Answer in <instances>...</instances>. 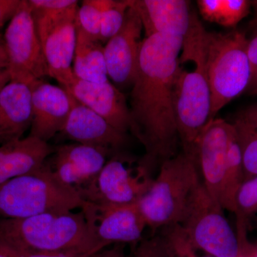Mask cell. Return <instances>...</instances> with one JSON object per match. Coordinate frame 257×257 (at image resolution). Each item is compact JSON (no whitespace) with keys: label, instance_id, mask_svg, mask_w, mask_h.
I'll use <instances>...</instances> for the list:
<instances>
[{"label":"cell","instance_id":"6da1fadb","mask_svg":"<svg viewBox=\"0 0 257 257\" xmlns=\"http://www.w3.org/2000/svg\"><path fill=\"white\" fill-rule=\"evenodd\" d=\"M183 39L157 34L145 37L140 49L130 94L131 133L145 147L144 158L153 165L177 155L179 139L174 99Z\"/></svg>","mask_w":257,"mask_h":257},{"label":"cell","instance_id":"7a4b0ae2","mask_svg":"<svg viewBox=\"0 0 257 257\" xmlns=\"http://www.w3.org/2000/svg\"><path fill=\"white\" fill-rule=\"evenodd\" d=\"M207 32L197 14L192 12L179 62H192L194 68L187 71L179 65L174 99L176 122L183 149L182 152L197 165L198 140L209 123L211 106L210 88L205 68Z\"/></svg>","mask_w":257,"mask_h":257},{"label":"cell","instance_id":"3957f363","mask_svg":"<svg viewBox=\"0 0 257 257\" xmlns=\"http://www.w3.org/2000/svg\"><path fill=\"white\" fill-rule=\"evenodd\" d=\"M0 239L47 252L95 255L105 248L82 210L44 213L25 219L0 218Z\"/></svg>","mask_w":257,"mask_h":257},{"label":"cell","instance_id":"277c9868","mask_svg":"<svg viewBox=\"0 0 257 257\" xmlns=\"http://www.w3.org/2000/svg\"><path fill=\"white\" fill-rule=\"evenodd\" d=\"M88 204L78 193L62 183L46 162L38 170L0 184V217L3 219L83 210Z\"/></svg>","mask_w":257,"mask_h":257},{"label":"cell","instance_id":"5b68a950","mask_svg":"<svg viewBox=\"0 0 257 257\" xmlns=\"http://www.w3.org/2000/svg\"><path fill=\"white\" fill-rule=\"evenodd\" d=\"M197 164L185 154L162 162L151 187L138 202L147 226L153 230L180 224L202 182Z\"/></svg>","mask_w":257,"mask_h":257},{"label":"cell","instance_id":"8992f818","mask_svg":"<svg viewBox=\"0 0 257 257\" xmlns=\"http://www.w3.org/2000/svg\"><path fill=\"white\" fill-rule=\"evenodd\" d=\"M247 43L246 34L239 30L206 34L205 68L211 99L209 122L247 89L251 77Z\"/></svg>","mask_w":257,"mask_h":257},{"label":"cell","instance_id":"52a82bcc","mask_svg":"<svg viewBox=\"0 0 257 257\" xmlns=\"http://www.w3.org/2000/svg\"><path fill=\"white\" fill-rule=\"evenodd\" d=\"M223 211L202 182L179 225L196 249L213 257H239L242 255L241 244Z\"/></svg>","mask_w":257,"mask_h":257},{"label":"cell","instance_id":"ba28073f","mask_svg":"<svg viewBox=\"0 0 257 257\" xmlns=\"http://www.w3.org/2000/svg\"><path fill=\"white\" fill-rule=\"evenodd\" d=\"M154 166L117 152L98 175L87 202L124 205L138 203L151 187Z\"/></svg>","mask_w":257,"mask_h":257},{"label":"cell","instance_id":"9c48e42d","mask_svg":"<svg viewBox=\"0 0 257 257\" xmlns=\"http://www.w3.org/2000/svg\"><path fill=\"white\" fill-rule=\"evenodd\" d=\"M5 49L10 80L32 84L49 76L31 7L22 0L5 30Z\"/></svg>","mask_w":257,"mask_h":257},{"label":"cell","instance_id":"30bf717a","mask_svg":"<svg viewBox=\"0 0 257 257\" xmlns=\"http://www.w3.org/2000/svg\"><path fill=\"white\" fill-rule=\"evenodd\" d=\"M78 6L55 13L32 9L49 76L63 88L75 78L72 65L77 41L75 16Z\"/></svg>","mask_w":257,"mask_h":257},{"label":"cell","instance_id":"8fae6325","mask_svg":"<svg viewBox=\"0 0 257 257\" xmlns=\"http://www.w3.org/2000/svg\"><path fill=\"white\" fill-rule=\"evenodd\" d=\"M112 150L74 143L55 148L47 165L62 183L87 202L98 175Z\"/></svg>","mask_w":257,"mask_h":257},{"label":"cell","instance_id":"7c38bea8","mask_svg":"<svg viewBox=\"0 0 257 257\" xmlns=\"http://www.w3.org/2000/svg\"><path fill=\"white\" fill-rule=\"evenodd\" d=\"M82 211L105 248L112 243H138L147 227L138 202L124 205L89 202Z\"/></svg>","mask_w":257,"mask_h":257},{"label":"cell","instance_id":"4fadbf2b","mask_svg":"<svg viewBox=\"0 0 257 257\" xmlns=\"http://www.w3.org/2000/svg\"><path fill=\"white\" fill-rule=\"evenodd\" d=\"M130 2L124 25L104 45L108 77L121 87H133L138 73L143 25Z\"/></svg>","mask_w":257,"mask_h":257},{"label":"cell","instance_id":"5bb4252c","mask_svg":"<svg viewBox=\"0 0 257 257\" xmlns=\"http://www.w3.org/2000/svg\"><path fill=\"white\" fill-rule=\"evenodd\" d=\"M232 128V124L216 118L203 130L197 143V167L202 175L203 185L221 208L228 144Z\"/></svg>","mask_w":257,"mask_h":257},{"label":"cell","instance_id":"9a60e30c","mask_svg":"<svg viewBox=\"0 0 257 257\" xmlns=\"http://www.w3.org/2000/svg\"><path fill=\"white\" fill-rule=\"evenodd\" d=\"M33 118L29 135L48 143L63 131L72 109V96L63 87L44 80L32 84Z\"/></svg>","mask_w":257,"mask_h":257},{"label":"cell","instance_id":"2e32d148","mask_svg":"<svg viewBox=\"0 0 257 257\" xmlns=\"http://www.w3.org/2000/svg\"><path fill=\"white\" fill-rule=\"evenodd\" d=\"M76 100L104 118L111 126L127 134L133 119L124 93L109 82L94 83L74 78L64 88Z\"/></svg>","mask_w":257,"mask_h":257},{"label":"cell","instance_id":"e0dca14e","mask_svg":"<svg viewBox=\"0 0 257 257\" xmlns=\"http://www.w3.org/2000/svg\"><path fill=\"white\" fill-rule=\"evenodd\" d=\"M61 133L76 143L104 147L112 151H119L128 141L127 134L115 128L72 96L70 114Z\"/></svg>","mask_w":257,"mask_h":257},{"label":"cell","instance_id":"ac0fdd59","mask_svg":"<svg viewBox=\"0 0 257 257\" xmlns=\"http://www.w3.org/2000/svg\"><path fill=\"white\" fill-rule=\"evenodd\" d=\"M143 25L145 37L160 34L184 37L191 13L185 0H130Z\"/></svg>","mask_w":257,"mask_h":257},{"label":"cell","instance_id":"d6986e66","mask_svg":"<svg viewBox=\"0 0 257 257\" xmlns=\"http://www.w3.org/2000/svg\"><path fill=\"white\" fill-rule=\"evenodd\" d=\"M32 84L10 80L0 89V136L5 142L23 138L31 127Z\"/></svg>","mask_w":257,"mask_h":257},{"label":"cell","instance_id":"ffe728a7","mask_svg":"<svg viewBox=\"0 0 257 257\" xmlns=\"http://www.w3.org/2000/svg\"><path fill=\"white\" fill-rule=\"evenodd\" d=\"M54 150L48 143L30 135L18 139L0 161V184L38 170Z\"/></svg>","mask_w":257,"mask_h":257},{"label":"cell","instance_id":"44dd1931","mask_svg":"<svg viewBox=\"0 0 257 257\" xmlns=\"http://www.w3.org/2000/svg\"><path fill=\"white\" fill-rule=\"evenodd\" d=\"M77 31L73 72L76 78L86 82L101 83L108 81L104 45L93 40L80 30Z\"/></svg>","mask_w":257,"mask_h":257},{"label":"cell","instance_id":"7402d4cb","mask_svg":"<svg viewBox=\"0 0 257 257\" xmlns=\"http://www.w3.org/2000/svg\"><path fill=\"white\" fill-rule=\"evenodd\" d=\"M236 232L242 253L249 243L246 239L248 223L257 214V176L244 179L234 198Z\"/></svg>","mask_w":257,"mask_h":257},{"label":"cell","instance_id":"603a6c76","mask_svg":"<svg viewBox=\"0 0 257 257\" xmlns=\"http://www.w3.org/2000/svg\"><path fill=\"white\" fill-rule=\"evenodd\" d=\"M243 179L244 177L241 149L233 126L228 144L227 164L221 204L223 210L234 212L235 196Z\"/></svg>","mask_w":257,"mask_h":257},{"label":"cell","instance_id":"cb8c5ba5","mask_svg":"<svg viewBox=\"0 0 257 257\" xmlns=\"http://www.w3.org/2000/svg\"><path fill=\"white\" fill-rule=\"evenodd\" d=\"M232 124L241 149L244 179L256 177L257 130L239 116Z\"/></svg>","mask_w":257,"mask_h":257},{"label":"cell","instance_id":"d4e9b609","mask_svg":"<svg viewBox=\"0 0 257 257\" xmlns=\"http://www.w3.org/2000/svg\"><path fill=\"white\" fill-rule=\"evenodd\" d=\"M101 10V23L99 41L105 45L124 25L128 8V0H97Z\"/></svg>","mask_w":257,"mask_h":257},{"label":"cell","instance_id":"484cf974","mask_svg":"<svg viewBox=\"0 0 257 257\" xmlns=\"http://www.w3.org/2000/svg\"><path fill=\"white\" fill-rule=\"evenodd\" d=\"M101 23V10L97 0L82 1L76 12V29L91 39L99 41Z\"/></svg>","mask_w":257,"mask_h":257},{"label":"cell","instance_id":"4316f807","mask_svg":"<svg viewBox=\"0 0 257 257\" xmlns=\"http://www.w3.org/2000/svg\"><path fill=\"white\" fill-rule=\"evenodd\" d=\"M162 236L165 238L172 257H213L200 256L196 248L191 244L185 232L179 224L163 229Z\"/></svg>","mask_w":257,"mask_h":257},{"label":"cell","instance_id":"83f0119b","mask_svg":"<svg viewBox=\"0 0 257 257\" xmlns=\"http://www.w3.org/2000/svg\"><path fill=\"white\" fill-rule=\"evenodd\" d=\"M251 1L248 0H223L222 13L219 25L233 28L246 18L250 12Z\"/></svg>","mask_w":257,"mask_h":257},{"label":"cell","instance_id":"f1b7e54d","mask_svg":"<svg viewBox=\"0 0 257 257\" xmlns=\"http://www.w3.org/2000/svg\"><path fill=\"white\" fill-rule=\"evenodd\" d=\"M133 257H172L162 234L142 239L134 250Z\"/></svg>","mask_w":257,"mask_h":257},{"label":"cell","instance_id":"f546056e","mask_svg":"<svg viewBox=\"0 0 257 257\" xmlns=\"http://www.w3.org/2000/svg\"><path fill=\"white\" fill-rule=\"evenodd\" d=\"M0 245L14 257H94V255L81 254V253L35 251L3 239H0Z\"/></svg>","mask_w":257,"mask_h":257},{"label":"cell","instance_id":"4dcf8cb0","mask_svg":"<svg viewBox=\"0 0 257 257\" xmlns=\"http://www.w3.org/2000/svg\"><path fill=\"white\" fill-rule=\"evenodd\" d=\"M33 10L55 13L64 11L79 5L77 0H28Z\"/></svg>","mask_w":257,"mask_h":257},{"label":"cell","instance_id":"1f68e13d","mask_svg":"<svg viewBox=\"0 0 257 257\" xmlns=\"http://www.w3.org/2000/svg\"><path fill=\"white\" fill-rule=\"evenodd\" d=\"M199 13L204 20L219 24L222 13L223 0H199Z\"/></svg>","mask_w":257,"mask_h":257},{"label":"cell","instance_id":"d6a6232c","mask_svg":"<svg viewBox=\"0 0 257 257\" xmlns=\"http://www.w3.org/2000/svg\"><path fill=\"white\" fill-rule=\"evenodd\" d=\"M251 26L253 28L252 35L249 39L247 38V56L252 77L257 69V19L253 20Z\"/></svg>","mask_w":257,"mask_h":257},{"label":"cell","instance_id":"836d02e7","mask_svg":"<svg viewBox=\"0 0 257 257\" xmlns=\"http://www.w3.org/2000/svg\"><path fill=\"white\" fill-rule=\"evenodd\" d=\"M22 0H0V29L12 20Z\"/></svg>","mask_w":257,"mask_h":257},{"label":"cell","instance_id":"e575fe53","mask_svg":"<svg viewBox=\"0 0 257 257\" xmlns=\"http://www.w3.org/2000/svg\"><path fill=\"white\" fill-rule=\"evenodd\" d=\"M94 257H126L124 244L116 243L111 248H105L94 255Z\"/></svg>","mask_w":257,"mask_h":257},{"label":"cell","instance_id":"d590c367","mask_svg":"<svg viewBox=\"0 0 257 257\" xmlns=\"http://www.w3.org/2000/svg\"><path fill=\"white\" fill-rule=\"evenodd\" d=\"M8 57L7 55L4 39L0 35V71L8 69Z\"/></svg>","mask_w":257,"mask_h":257},{"label":"cell","instance_id":"8d00e7d4","mask_svg":"<svg viewBox=\"0 0 257 257\" xmlns=\"http://www.w3.org/2000/svg\"><path fill=\"white\" fill-rule=\"evenodd\" d=\"M239 116L243 118H257V104L246 108L240 113Z\"/></svg>","mask_w":257,"mask_h":257},{"label":"cell","instance_id":"74e56055","mask_svg":"<svg viewBox=\"0 0 257 257\" xmlns=\"http://www.w3.org/2000/svg\"><path fill=\"white\" fill-rule=\"evenodd\" d=\"M246 90L248 91L249 94H253V95H257V69L255 71L254 74H253L252 77H251Z\"/></svg>","mask_w":257,"mask_h":257},{"label":"cell","instance_id":"f35d334b","mask_svg":"<svg viewBox=\"0 0 257 257\" xmlns=\"http://www.w3.org/2000/svg\"><path fill=\"white\" fill-rule=\"evenodd\" d=\"M10 81V76L9 72H8V69H4V70L0 71V89H1L2 88L4 87L5 84H8V83ZM0 138H1L2 140H3V139L2 138L1 136H0Z\"/></svg>","mask_w":257,"mask_h":257},{"label":"cell","instance_id":"ab89813d","mask_svg":"<svg viewBox=\"0 0 257 257\" xmlns=\"http://www.w3.org/2000/svg\"><path fill=\"white\" fill-rule=\"evenodd\" d=\"M242 255L247 257H257V245L252 246L249 243L247 247L245 248Z\"/></svg>","mask_w":257,"mask_h":257},{"label":"cell","instance_id":"60d3db41","mask_svg":"<svg viewBox=\"0 0 257 257\" xmlns=\"http://www.w3.org/2000/svg\"><path fill=\"white\" fill-rule=\"evenodd\" d=\"M239 117H241V119L245 120L246 122H248V124L253 126V127L256 128L257 130V118H243L241 117V116H239Z\"/></svg>","mask_w":257,"mask_h":257},{"label":"cell","instance_id":"b9f144b4","mask_svg":"<svg viewBox=\"0 0 257 257\" xmlns=\"http://www.w3.org/2000/svg\"><path fill=\"white\" fill-rule=\"evenodd\" d=\"M0 257H14L8 253L3 246L0 245Z\"/></svg>","mask_w":257,"mask_h":257},{"label":"cell","instance_id":"7bdbcfd3","mask_svg":"<svg viewBox=\"0 0 257 257\" xmlns=\"http://www.w3.org/2000/svg\"><path fill=\"white\" fill-rule=\"evenodd\" d=\"M251 5L253 10H254L255 19H257V0L251 1Z\"/></svg>","mask_w":257,"mask_h":257},{"label":"cell","instance_id":"ee69618b","mask_svg":"<svg viewBox=\"0 0 257 257\" xmlns=\"http://www.w3.org/2000/svg\"><path fill=\"white\" fill-rule=\"evenodd\" d=\"M5 143V141H4V140H2V139H0V143Z\"/></svg>","mask_w":257,"mask_h":257},{"label":"cell","instance_id":"f6af8a7d","mask_svg":"<svg viewBox=\"0 0 257 257\" xmlns=\"http://www.w3.org/2000/svg\"><path fill=\"white\" fill-rule=\"evenodd\" d=\"M239 257H247V256H244V255H241V256H240Z\"/></svg>","mask_w":257,"mask_h":257},{"label":"cell","instance_id":"bcb514c9","mask_svg":"<svg viewBox=\"0 0 257 257\" xmlns=\"http://www.w3.org/2000/svg\"><path fill=\"white\" fill-rule=\"evenodd\" d=\"M0 139H1V138H0Z\"/></svg>","mask_w":257,"mask_h":257}]
</instances>
